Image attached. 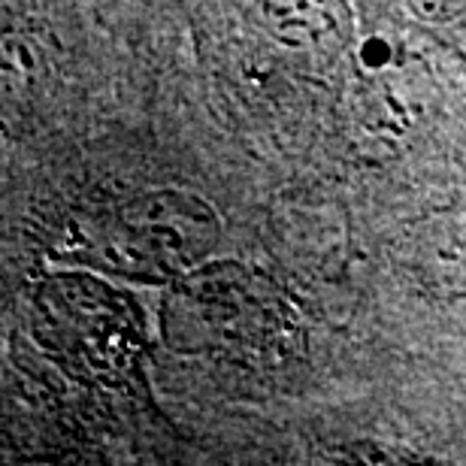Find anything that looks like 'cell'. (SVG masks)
Here are the masks:
<instances>
[{"instance_id": "1", "label": "cell", "mask_w": 466, "mask_h": 466, "mask_svg": "<svg viewBox=\"0 0 466 466\" xmlns=\"http://www.w3.org/2000/svg\"><path fill=\"white\" fill-rule=\"evenodd\" d=\"M297 333L273 282L242 264H200L164 300V339L179 354L221 360L276 358Z\"/></svg>"}, {"instance_id": "2", "label": "cell", "mask_w": 466, "mask_h": 466, "mask_svg": "<svg viewBox=\"0 0 466 466\" xmlns=\"http://www.w3.org/2000/svg\"><path fill=\"white\" fill-rule=\"evenodd\" d=\"M100 239L106 264L118 273L176 282L207 264L221 239V221L216 207L198 194L161 188L116 207Z\"/></svg>"}, {"instance_id": "3", "label": "cell", "mask_w": 466, "mask_h": 466, "mask_svg": "<svg viewBox=\"0 0 466 466\" xmlns=\"http://www.w3.org/2000/svg\"><path fill=\"white\" fill-rule=\"evenodd\" d=\"M264 25L285 49L312 58H337L354 31L346 0H273Z\"/></svg>"}, {"instance_id": "4", "label": "cell", "mask_w": 466, "mask_h": 466, "mask_svg": "<svg viewBox=\"0 0 466 466\" xmlns=\"http://www.w3.org/2000/svg\"><path fill=\"white\" fill-rule=\"evenodd\" d=\"M406 6L424 25H451L466 13V0H406Z\"/></svg>"}]
</instances>
